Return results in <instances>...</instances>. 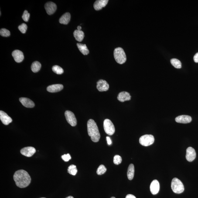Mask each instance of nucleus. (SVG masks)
<instances>
[{
	"mask_svg": "<svg viewBox=\"0 0 198 198\" xmlns=\"http://www.w3.org/2000/svg\"><path fill=\"white\" fill-rule=\"evenodd\" d=\"M0 35L1 36L3 37H7L10 35V31L8 30L5 29V28H2L0 30Z\"/></svg>",
	"mask_w": 198,
	"mask_h": 198,
	"instance_id": "obj_29",
	"label": "nucleus"
},
{
	"mask_svg": "<svg viewBox=\"0 0 198 198\" xmlns=\"http://www.w3.org/2000/svg\"><path fill=\"white\" fill-rule=\"evenodd\" d=\"M68 172L70 174L75 175L77 172V170L75 165H71L68 167Z\"/></svg>",
	"mask_w": 198,
	"mask_h": 198,
	"instance_id": "obj_26",
	"label": "nucleus"
},
{
	"mask_svg": "<svg viewBox=\"0 0 198 198\" xmlns=\"http://www.w3.org/2000/svg\"><path fill=\"white\" fill-rule=\"evenodd\" d=\"M108 0H98L94 3V8L96 10H100L105 7L108 3Z\"/></svg>",
	"mask_w": 198,
	"mask_h": 198,
	"instance_id": "obj_18",
	"label": "nucleus"
},
{
	"mask_svg": "<svg viewBox=\"0 0 198 198\" xmlns=\"http://www.w3.org/2000/svg\"><path fill=\"white\" fill-rule=\"evenodd\" d=\"M107 140L108 145H111V144H112V141L111 140V138H110L109 137H107Z\"/></svg>",
	"mask_w": 198,
	"mask_h": 198,
	"instance_id": "obj_35",
	"label": "nucleus"
},
{
	"mask_svg": "<svg viewBox=\"0 0 198 198\" xmlns=\"http://www.w3.org/2000/svg\"><path fill=\"white\" fill-rule=\"evenodd\" d=\"M0 119L5 125H8L12 121V119L6 113L2 111H0Z\"/></svg>",
	"mask_w": 198,
	"mask_h": 198,
	"instance_id": "obj_13",
	"label": "nucleus"
},
{
	"mask_svg": "<svg viewBox=\"0 0 198 198\" xmlns=\"http://www.w3.org/2000/svg\"><path fill=\"white\" fill-rule=\"evenodd\" d=\"M13 178L17 186L22 188H26L29 186L31 181L29 174L23 169L15 172Z\"/></svg>",
	"mask_w": 198,
	"mask_h": 198,
	"instance_id": "obj_1",
	"label": "nucleus"
},
{
	"mask_svg": "<svg viewBox=\"0 0 198 198\" xmlns=\"http://www.w3.org/2000/svg\"><path fill=\"white\" fill-rule=\"evenodd\" d=\"M45 8L47 13L49 15H52L56 12L57 6L54 3L49 2L45 4Z\"/></svg>",
	"mask_w": 198,
	"mask_h": 198,
	"instance_id": "obj_8",
	"label": "nucleus"
},
{
	"mask_svg": "<svg viewBox=\"0 0 198 198\" xmlns=\"http://www.w3.org/2000/svg\"><path fill=\"white\" fill-rule=\"evenodd\" d=\"M12 56H13L15 61L17 63H21L24 59L23 53L19 50H15L12 52Z\"/></svg>",
	"mask_w": 198,
	"mask_h": 198,
	"instance_id": "obj_12",
	"label": "nucleus"
},
{
	"mask_svg": "<svg viewBox=\"0 0 198 198\" xmlns=\"http://www.w3.org/2000/svg\"><path fill=\"white\" fill-rule=\"evenodd\" d=\"M28 26L26 24L23 23L19 25L18 27V29L22 33H26Z\"/></svg>",
	"mask_w": 198,
	"mask_h": 198,
	"instance_id": "obj_30",
	"label": "nucleus"
},
{
	"mask_svg": "<svg viewBox=\"0 0 198 198\" xmlns=\"http://www.w3.org/2000/svg\"><path fill=\"white\" fill-rule=\"evenodd\" d=\"M111 198H116L114 197H112Z\"/></svg>",
	"mask_w": 198,
	"mask_h": 198,
	"instance_id": "obj_39",
	"label": "nucleus"
},
{
	"mask_svg": "<svg viewBox=\"0 0 198 198\" xmlns=\"http://www.w3.org/2000/svg\"><path fill=\"white\" fill-rule=\"evenodd\" d=\"M175 120L177 123L186 124L191 122L192 119L190 116L184 115L178 116Z\"/></svg>",
	"mask_w": 198,
	"mask_h": 198,
	"instance_id": "obj_14",
	"label": "nucleus"
},
{
	"mask_svg": "<svg viewBox=\"0 0 198 198\" xmlns=\"http://www.w3.org/2000/svg\"><path fill=\"white\" fill-rule=\"evenodd\" d=\"M52 70L58 75H61L63 73V70L61 67L58 66H54L52 67Z\"/></svg>",
	"mask_w": 198,
	"mask_h": 198,
	"instance_id": "obj_27",
	"label": "nucleus"
},
{
	"mask_svg": "<svg viewBox=\"0 0 198 198\" xmlns=\"http://www.w3.org/2000/svg\"><path fill=\"white\" fill-rule=\"evenodd\" d=\"M36 149L33 147H26L21 149L20 152L22 155L28 157L32 156L36 152Z\"/></svg>",
	"mask_w": 198,
	"mask_h": 198,
	"instance_id": "obj_9",
	"label": "nucleus"
},
{
	"mask_svg": "<svg viewBox=\"0 0 198 198\" xmlns=\"http://www.w3.org/2000/svg\"><path fill=\"white\" fill-rule=\"evenodd\" d=\"M104 128L106 133L109 135H112L115 132V127L114 124L109 119H106L104 120Z\"/></svg>",
	"mask_w": 198,
	"mask_h": 198,
	"instance_id": "obj_5",
	"label": "nucleus"
},
{
	"mask_svg": "<svg viewBox=\"0 0 198 198\" xmlns=\"http://www.w3.org/2000/svg\"><path fill=\"white\" fill-rule=\"evenodd\" d=\"M62 159L65 162H67L71 159V156L69 154H65V155H62L61 156Z\"/></svg>",
	"mask_w": 198,
	"mask_h": 198,
	"instance_id": "obj_33",
	"label": "nucleus"
},
{
	"mask_svg": "<svg viewBox=\"0 0 198 198\" xmlns=\"http://www.w3.org/2000/svg\"><path fill=\"white\" fill-rule=\"evenodd\" d=\"M160 184L159 182L157 180H154L152 182L150 185V190L153 195L157 194L159 192Z\"/></svg>",
	"mask_w": 198,
	"mask_h": 198,
	"instance_id": "obj_17",
	"label": "nucleus"
},
{
	"mask_svg": "<svg viewBox=\"0 0 198 198\" xmlns=\"http://www.w3.org/2000/svg\"><path fill=\"white\" fill-rule=\"evenodd\" d=\"M125 198H136L134 195L131 194H129L127 195Z\"/></svg>",
	"mask_w": 198,
	"mask_h": 198,
	"instance_id": "obj_36",
	"label": "nucleus"
},
{
	"mask_svg": "<svg viewBox=\"0 0 198 198\" xmlns=\"http://www.w3.org/2000/svg\"><path fill=\"white\" fill-rule=\"evenodd\" d=\"M66 198H73V196H69L68 197H67Z\"/></svg>",
	"mask_w": 198,
	"mask_h": 198,
	"instance_id": "obj_38",
	"label": "nucleus"
},
{
	"mask_svg": "<svg viewBox=\"0 0 198 198\" xmlns=\"http://www.w3.org/2000/svg\"><path fill=\"white\" fill-rule=\"evenodd\" d=\"M19 100L22 105L27 108H32L35 106L34 103L30 99L26 98H21Z\"/></svg>",
	"mask_w": 198,
	"mask_h": 198,
	"instance_id": "obj_16",
	"label": "nucleus"
},
{
	"mask_svg": "<svg viewBox=\"0 0 198 198\" xmlns=\"http://www.w3.org/2000/svg\"><path fill=\"white\" fill-rule=\"evenodd\" d=\"M63 88V86L61 84L52 85L48 86L47 90L49 92L56 93L61 91Z\"/></svg>",
	"mask_w": 198,
	"mask_h": 198,
	"instance_id": "obj_19",
	"label": "nucleus"
},
{
	"mask_svg": "<svg viewBox=\"0 0 198 198\" xmlns=\"http://www.w3.org/2000/svg\"><path fill=\"white\" fill-rule=\"evenodd\" d=\"M70 14L69 13H66L63 14L59 19V23L67 25L70 22Z\"/></svg>",
	"mask_w": 198,
	"mask_h": 198,
	"instance_id": "obj_20",
	"label": "nucleus"
},
{
	"mask_svg": "<svg viewBox=\"0 0 198 198\" xmlns=\"http://www.w3.org/2000/svg\"><path fill=\"white\" fill-rule=\"evenodd\" d=\"M107 170V168L104 165H101L97 169V173L98 175H102L105 173Z\"/></svg>",
	"mask_w": 198,
	"mask_h": 198,
	"instance_id": "obj_28",
	"label": "nucleus"
},
{
	"mask_svg": "<svg viewBox=\"0 0 198 198\" xmlns=\"http://www.w3.org/2000/svg\"><path fill=\"white\" fill-rule=\"evenodd\" d=\"M73 35L76 40L79 42H81L84 39V34L83 31L76 30L73 32Z\"/></svg>",
	"mask_w": 198,
	"mask_h": 198,
	"instance_id": "obj_21",
	"label": "nucleus"
},
{
	"mask_svg": "<svg viewBox=\"0 0 198 198\" xmlns=\"http://www.w3.org/2000/svg\"><path fill=\"white\" fill-rule=\"evenodd\" d=\"M196 152L194 148L192 147H189L186 149V158L188 162H192L196 158Z\"/></svg>",
	"mask_w": 198,
	"mask_h": 198,
	"instance_id": "obj_10",
	"label": "nucleus"
},
{
	"mask_svg": "<svg viewBox=\"0 0 198 198\" xmlns=\"http://www.w3.org/2000/svg\"><path fill=\"white\" fill-rule=\"evenodd\" d=\"M131 96L130 93L127 92L123 91L119 93L117 96V100L121 102L130 101L131 99Z\"/></svg>",
	"mask_w": 198,
	"mask_h": 198,
	"instance_id": "obj_15",
	"label": "nucleus"
},
{
	"mask_svg": "<svg viewBox=\"0 0 198 198\" xmlns=\"http://www.w3.org/2000/svg\"><path fill=\"white\" fill-rule=\"evenodd\" d=\"M77 46L79 50L83 55H87L89 54V51L85 44L78 43L77 44Z\"/></svg>",
	"mask_w": 198,
	"mask_h": 198,
	"instance_id": "obj_23",
	"label": "nucleus"
},
{
	"mask_svg": "<svg viewBox=\"0 0 198 198\" xmlns=\"http://www.w3.org/2000/svg\"><path fill=\"white\" fill-rule=\"evenodd\" d=\"M65 115L66 121L70 125L74 127L77 125V120L73 112L70 111H66L65 112Z\"/></svg>",
	"mask_w": 198,
	"mask_h": 198,
	"instance_id": "obj_7",
	"label": "nucleus"
},
{
	"mask_svg": "<svg viewBox=\"0 0 198 198\" xmlns=\"http://www.w3.org/2000/svg\"></svg>",
	"mask_w": 198,
	"mask_h": 198,
	"instance_id": "obj_40",
	"label": "nucleus"
},
{
	"mask_svg": "<svg viewBox=\"0 0 198 198\" xmlns=\"http://www.w3.org/2000/svg\"><path fill=\"white\" fill-rule=\"evenodd\" d=\"M41 67V64L38 61L34 62L31 66V69L32 71L34 73H38L40 70Z\"/></svg>",
	"mask_w": 198,
	"mask_h": 198,
	"instance_id": "obj_24",
	"label": "nucleus"
},
{
	"mask_svg": "<svg viewBox=\"0 0 198 198\" xmlns=\"http://www.w3.org/2000/svg\"><path fill=\"white\" fill-rule=\"evenodd\" d=\"M114 56L116 62L120 64H122L126 61V56L122 48L118 47L114 49Z\"/></svg>",
	"mask_w": 198,
	"mask_h": 198,
	"instance_id": "obj_3",
	"label": "nucleus"
},
{
	"mask_svg": "<svg viewBox=\"0 0 198 198\" xmlns=\"http://www.w3.org/2000/svg\"></svg>",
	"mask_w": 198,
	"mask_h": 198,
	"instance_id": "obj_41",
	"label": "nucleus"
},
{
	"mask_svg": "<svg viewBox=\"0 0 198 198\" xmlns=\"http://www.w3.org/2000/svg\"><path fill=\"white\" fill-rule=\"evenodd\" d=\"M30 14L28 11L25 10L22 16V19L24 22H27L29 21L30 17Z\"/></svg>",
	"mask_w": 198,
	"mask_h": 198,
	"instance_id": "obj_32",
	"label": "nucleus"
},
{
	"mask_svg": "<svg viewBox=\"0 0 198 198\" xmlns=\"http://www.w3.org/2000/svg\"><path fill=\"white\" fill-rule=\"evenodd\" d=\"M155 138L152 135H145L142 136L139 138V142L141 145L144 146H148L153 144Z\"/></svg>",
	"mask_w": 198,
	"mask_h": 198,
	"instance_id": "obj_6",
	"label": "nucleus"
},
{
	"mask_svg": "<svg viewBox=\"0 0 198 198\" xmlns=\"http://www.w3.org/2000/svg\"><path fill=\"white\" fill-rule=\"evenodd\" d=\"M171 63L172 66L176 68L180 69L182 67V63L178 59H172L171 60Z\"/></svg>",
	"mask_w": 198,
	"mask_h": 198,
	"instance_id": "obj_25",
	"label": "nucleus"
},
{
	"mask_svg": "<svg viewBox=\"0 0 198 198\" xmlns=\"http://www.w3.org/2000/svg\"><path fill=\"white\" fill-rule=\"evenodd\" d=\"M171 187L172 191L175 193H181L184 190V186L183 183L179 179L176 178L172 179Z\"/></svg>",
	"mask_w": 198,
	"mask_h": 198,
	"instance_id": "obj_4",
	"label": "nucleus"
},
{
	"mask_svg": "<svg viewBox=\"0 0 198 198\" xmlns=\"http://www.w3.org/2000/svg\"><path fill=\"white\" fill-rule=\"evenodd\" d=\"M134 172H135V169H134V165L131 164L128 167L127 172V177L129 180H132L133 179Z\"/></svg>",
	"mask_w": 198,
	"mask_h": 198,
	"instance_id": "obj_22",
	"label": "nucleus"
},
{
	"mask_svg": "<svg viewBox=\"0 0 198 198\" xmlns=\"http://www.w3.org/2000/svg\"><path fill=\"white\" fill-rule=\"evenodd\" d=\"M194 61L196 63H198V52L195 54L193 57Z\"/></svg>",
	"mask_w": 198,
	"mask_h": 198,
	"instance_id": "obj_34",
	"label": "nucleus"
},
{
	"mask_svg": "<svg viewBox=\"0 0 198 198\" xmlns=\"http://www.w3.org/2000/svg\"><path fill=\"white\" fill-rule=\"evenodd\" d=\"M77 28V30H78L81 31V29H82L81 26H78Z\"/></svg>",
	"mask_w": 198,
	"mask_h": 198,
	"instance_id": "obj_37",
	"label": "nucleus"
},
{
	"mask_svg": "<svg viewBox=\"0 0 198 198\" xmlns=\"http://www.w3.org/2000/svg\"><path fill=\"white\" fill-rule=\"evenodd\" d=\"M122 162V158L119 155H116L114 157V162L116 165H119Z\"/></svg>",
	"mask_w": 198,
	"mask_h": 198,
	"instance_id": "obj_31",
	"label": "nucleus"
},
{
	"mask_svg": "<svg viewBox=\"0 0 198 198\" xmlns=\"http://www.w3.org/2000/svg\"><path fill=\"white\" fill-rule=\"evenodd\" d=\"M109 85L105 80H100L97 82V88L99 91L102 92L107 91L109 89Z\"/></svg>",
	"mask_w": 198,
	"mask_h": 198,
	"instance_id": "obj_11",
	"label": "nucleus"
},
{
	"mask_svg": "<svg viewBox=\"0 0 198 198\" xmlns=\"http://www.w3.org/2000/svg\"><path fill=\"white\" fill-rule=\"evenodd\" d=\"M87 126L88 133L91 137V140L94 142H98L101 136L95 121L90 119L88 121Z\"/></svg>",
	"mask_w": 198,
	"mask_h": 198,
	"instance_id": "obj_2",
	"label": "nucleus"
}]
</instances>
